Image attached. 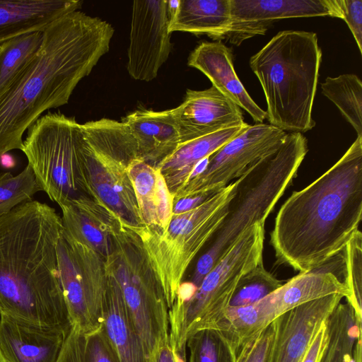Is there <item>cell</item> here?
I'll use <instances>...</instances> for the list:
<instances>
[{
  "label": "cell",
  "mask_w": 362,
  "mask_h": 362,
  "mask_svg": "<svg viewBox=\"0 0 362 362\" xmlns=\"http://www.w3.org/2000/svg\"><path fill=\"white\" fill-rule=\"evenodd\" d=\"M122 122L134 139L138 158L154 167L173 153L180 144L172 109L154 111L139 108L125 116Z\"/></svg>",
  "instance_id": "cell-20"
},
{
  "label": "cell",
  "mask_w": 362,
  "mask_h": 362,
  "mask_svg": "<svg viewBox=\"0 0 362 362\" xmlns=\"http://www.w3.org/2000/svg\"><path fill=\"white\" fill-rule=\"evenodd\" d=\"M283 284L265 269L262 261L240 279L229 306H245L256 303Z\"/></svg>",
  "instance_id": "cell-31"
},
{
  "label": "cell",
  "mask_w": 362,
  "mask_h": 362,
  "mask_svg": "<svg viewBox=\"0 0 362 362\" xmlns=\"http://www.w3.org/2000/svg\"><path fill=\"white\" fill-rule=\"evenodd\" d=\"M64 233L96 252L110 255L113 236L122 222L103 203L84 194L59 205Z\"/></svg>",
  "instance_id": "cell-18"
},
{
  "label": "cell",
  "mask_w": 362,
  "mask_h": 362,
  "mask_svg": "<svg viewBox=\"0 0 362 362\" xmlns=\"http://www.w3.org/2000/svg\"><path fill=\"white\" fill-rule=\"evenodd\" d=\"M0 362H6L0 351Z\"/></svg>",
  "instance_id": "cell-42"
},
{
  "label": "cell",
  "mask_w": 362,
  "mask_h": 362,
  "mask_svg": "<svg viewBox=\"0 0 362 362\" xmlns=\"http://www.w3.org/2000/svg\"><path fill=\"white\" fill-rule=\"evenodd\" d=\"M172 112L180 144L246 123L241 108L213 86L187 90L183 102Z\"/></svg>",
  "instance_id": "cell-16"
},
{
  "label": "cell",
  "mask_w": 362,
  "mask_h": 362,
  "mask_svg": "<svg viewBox=\"0 0 362 362\" xmlns=\"http://www.w3.org/2000/svg\"><path fill=\"white\" fill-rule=\"evenodd\" d=\"M326 321L316 334L301 362H320L328 340Z\"/></svg>",
  "instance_id": "cell-38"
},
{
  "label": "cell",
  "mask_w": 362,
  "mask_h": 362,
  "mask_svg": "<svg viewBox=\"0 0 362 362\" xmlns=\"http://www.w3.org/2000/svg\"><path fill=\"white\" fill-rule=\"evenodd\" d=\"M168 1H134L128 48L127 71L136 80L150 81L172 49Z\"/></svg>",
  "instance_id": "cell-13"
},
{
  "label": "cell",
  "mask_w": 362,
  "mask_h": 362,
  "mask_svg": "<svg viewBox=\"0 0 362 362\" xmlns=\"http://www.w3.org/2000/svg\"><path fill=\"white\" fill-rule=\"evenodd\" d=\"M236 186L237 180L197 207L173 214L163 231L146 226L132 230L141 240L169 310L174 304L188 267L226 216Z\"/></svg>",
  "instance_id": "cell-6"
},
{
  "label": "cell",
  "mask_w": 362,
  "mask_h": 362,
  "mask_svg": "<svg viewBox=\"0 0 362 362\" xmlns=\"http://www.w3.org/2000/svg\"><path fill=\"white\" fill-rule=\"evenodd\" d=\"M321 62L316 33L303 30L279 32L250 57L271 125L301 134L315 126L312 111Z\"/></svg>",
  "instance_id": "cell-4"
},
{
  "label": "cell",
  "mask_w": 362,
  "mask_h": 362,
  "mask_svg": "<svg viewBox=\"0 0 362 362\" xmlns=\"http://www.w3.org/2000/svg\"><path fill=\"white\" fill-rule=\"evenodd\" d=\"M341 19L347 24L362 54V0H338Z\"/></svg>",
  "instance_id": "cell-36"
},
{
  "label": "cell",
  "mask_w": 362,
  "mask_h": 362,
  "mask_svg": "<svg viewBox=\"0 0 362 362\" xmlns=\"http://www.w3.org/2000/svg\"><path fill=\"white\" fill-rule=\"evenodd\" d=\"M210 196L211 195H199L180 199L173 202V214H179L190 211L199 206Z\"/></svg>",
  "instance_id": "cell-40"
},
{
  "label": "cell",
  "mask_w": 362,
  "mask_h": 362,
  "mask_svg": "<svg viewBox=\"0 0 362 362\" xmlns=\"http://www.w3.org/2000/svg\"><path fill=\"white\" fill-rule=\"evenodd\" d=\"M59 277L72 325L87 335L102 327L107 276L105 260L64 231L57 245Z\"/></svg>",
  "instance_id": "cell-11"
},
{
  "label": "cell",
  "mask_w": 362,
  "mask_h": 362,
  "mask_svg": "<svg viewBox=\"0 0 362 362\" xmlns=\"http://www.w3.org/2000/svg\"><path fill=\"white\" fill-rule=\"evenodd\" d=\"M188 66L203 73L218 91L245 110L258 123L267 112L252 99L237 76L230 47L221 41L202 42L189 54Z\"/></svg>",
  "instance_id": "cell-19"
},
{
  "label": "cell",
  "mask_w": 362,
  "mask_h": 362,
  "mask_svg": "<svg viewBox=\"0 0 362 362\" xmlns=\"http://www.w3.org/2000/svg\"><path fill=\"white\" fill-rule=\"evenodd\" d=\"M264 240V225L249 227L204 276L189 301L175 300L169 324L175 352L186 355L187 337L229 306L240 279L262 262Z\"/></svg>",
  "instance_id": "cell-10"
},
{
  "label": "cell",
  "mask_w": 362,
  "mask_h": 362,
  "mask_svg": "<svg viewBox=\"0 0 362 362\" xmlns=\"http://www.w3.org/2000/svg\"><path fill=\"white\" fill-rule=\"evenodd\" d=\"M308 151L301 133L288 132L274 152L251 165L237 179L228 214L198 259L190 282L197 287L204 276L251 226L265 221L297 176Z\"/></svg>",
  "instance_id": "cell-5"
},
{
  "label": "cell",
  "mask_w": 362,
  "mask_h": 362,
  "mask_svg": "<svg viewBox=\"0 0 362 362\" xmlns=\"http://www.w3.org/2000/svg\"><path fill=\"white\" fill-rule=\"evenodd\" d=\"M249 126L245 123L180 144L173 153L156 166L172 196L189 181L201 161L216 152Z\"/></svg>",
  "instance_id": "cell-23"
},
{
  "label": "cell",
  "mask_w": 362,
  "mask_h": 362,
  "mask_svg": "<svg viewBox=\"0 0 362 362\" xmlns=\"http://www.w3.org/2000/svg\"><path fill=\"white\" fill-rule=\"evenodd\" d=\"M80 151L90 196L96 199L132 230L144 226L134 187L127 173L138 159L136 145L122 122L103 118L81 124Z\"/></svg>",
  "instance_id": "cell-7"
},
{
  "label": "cell",
  "mask_w": 362,
  "mask_h": 362,
  "mask_svg": "<svg viewBox=\"0 0 362 362\" xmlns=\"http://www.w3.org/2000/svg\"><path fill=\"white\" fill-rule=\"evenodd\" d=\"M84 344L85 334L78 327L72 325L57 362H86Z\"/></svg>",
  "instance_id": "cell-37"
},
{
  "label": "cell",
  "mask_w": 362,
  "mask_h": 362,
  "mask_svg": "<svg viewBox=\"0 0 362 362\" xmlns=\"http://www.w3.org/2000/svg\"><path fill=\"white\" fill-rule=\"evenodd\" d=\"M82 4L79 0H0V44L25 33L42 32Z\"/></svg>",
  "instance_id": "cell-21"
},
{
  "label": "cell",
  "mask_w": 362,
  "mask_h": 362,
  "mask_svg": "<svg viewBox=\"0 0 362 362\" xmlns=\"http://www.w3.org/2000/svg\"><path fill=\"white\" fill-rule=\"evenodd\" d=\"M0 311H1V309H0Z\"/></svg>",
  "instance_id": "cell-43"
},
{
  "label": "cell",
  "mask_w": 362,
  "mask_h": 362,
  "mask_svg": "<svg viewBox=\"0 0 362 362\" xmlns=\"http://www.w3.org/2000/svg\"><path fill=\"white\" fill-rule=\"evenodd\" d=\"M81 124L74 117L48 112L28 129L21 151L41 191L59 206L90 196L80 151Z\"/></svg>",
  "instance_id": "cell-9"
},
{
  "label": "cell",
  "mask_w": 362,
  "mask_h": 362,
  "mask_svg": "<svg viewBox=\"0 0 362 362\" xmlns=\"http://www.w3.org/2000/svg\"><path fill=\"white\" fill-rule=\"evenodd\" d=\"M62 217L47 204L25 202L0 216V313L69 332L57 245Z\"/></svg>",
  "instance_id": "cell-3"
},
{
  "label": "cell",
  "mask_w": 362,
  "mask_h": 362,
  "mask_svg": "<svg viewBox=\"0 0 362 362\" xmlns=\"http://www.w3.org/2000/svg\"><path fill=\"white\" fill-rule=\"evenodd\" d=\"M343 282L350 292L346 301L354 308L356 315L362 317V234L358 230L341 251Z\"/></svg>",
  "instance_id": "cell-33"
},
{
  "label": "cell",
  "mask_w": 362,
  "mask_h": 362,
  "mask_svg": "<svg viewBox=\"0 0 362 362\" xmlns=\"http://www.w3.org/2000/svg\"><path fill=\"white\" fill-rule=\"evenodd\" d=\"M273 336L274 325L272 322L239 349L235 362H267Z\"/></svg>",
  "instance_id": "cell-34"
},
{
  "label": "cell",
  "mask_w": 362,
  "mask_h": 362,
  "mask_svg": "<svg viewBox=\"0 0 362 362\" xmlns=\"http://www.w3.org/2000/svg\"><path fill=\"white\" fill-rule=\"evenodd\" d=\"M69 332L0 313V351L6 362H57Z\"/></svg>",
  "instance_id": "cell-17"
},
{
  "label": "cell",
  "mask_w": 362,
  "mask_h": 362,
  "mask_svg": "<svg viewBox=\"0 0 362 362\" xmlns=\"http://www.w3.org/2000/svg\"><path fill=\"white\" fill-rule=\"evenodd\" d=\"M169 13L170 34L182 31L220 41L226 38L231 23L230 0H179Z\"/></svg>",
  "instance_id": "cell-25"
},
{
  "label": "cell",
  "mask_w": 362,
  "mask_h": 362,
  "mask_svg": "<svg viewBox=\"0 0 362 362\" xmlns=\"http://www.w3.org/2000/svg\"><path fill=\"white\" fill-rule=\"evenodd\" d=\"M187 345L189 362H235L236 353L218 330H197L187 337Z\"/></svg>",
  "instance_id": "cell-30"
},
{
  "label": "cell",
  "mask_w": 362,
  "mask_h": 362,
  "mask_svg": "<svg viewBox=\"0 0 362 362\" xmlns=\"http://www.w3.org/2000/svg\"><path fill=\"white\" fill-rule=\"evenodd\" d=\"M344 298L341 294L327 296L275 318L267 362H301L316 334Z\"/></svg>",
  "instance_id": "cell-15"
},
{
  "label": "cell",
  "mask_w": 362,
  "mask_h": 362,
  "mask_svg": "<svg viewBox=\"0 0 362 362\" xmlns=\"http://www.w3.org/2000/svg\"><path fill=\"white\" fill-rule=\"evenodd\" d=\"M322 93L338 108L344 118L362 136V83L355 74L327 77L321 83Z\"/></svg>",
  "instance_id": "cell-28"
},
{
  "label": "cell",
  "mask_w": 362,
  "mask_h": 362,
  "mask_svg": "<svg viewBox=\"0 0 362 362\" xmlns=\"http://www.w3.org/2000/svg\"><path fill=\"white\" fill-rule=\"evenodd\" d=\"M148 362H186V357H182L175 352L169 337L151 353Z\"/></svg>",
  "instance_id": "cell-39"
},
{
  "label": "cell",
  "mask_w": 362,
  "mask_h": 362,
  "mask_svg": "<svg viewBox=\"0 0 362 362\" xmlns=\"http://www.w3.org/2000/svg\"><path fill=\"white\" fill-rule=\"evenodd\" d=\"M102 325L119 362H148V356L144 344L120 290L108 276L103 306Z\"/></svg>",
  "instance_id": "cell-24"
},
{
  "label": "cell",
  "mask_w": 362,
  "mask_h": 362,
  "mask_svg": "<svg viewBox=\"0 0 362 362\" xmlns=\"http://www.w3.org/2000/svg\"><path fill=\"white\" fill-rule=\"evenodd\" d=\"M231 23L226 38L239 46L263 35L274 21L330 16L341 18L338 0H230Z\"/></svg>",
  "instance_id": "cell-14"
},
{
  "label": "cell",
  "mask_w": 362,
  "mask_h": 362,
  "mask_svg": "<svg viewBox=\"0 0 362 362\" xmlns=\"http://www.w3.org/2000/svg\"><path fill=\"white\" fill-rule=\"evenodd\" d=\"M105 267L119 287L149 356L170 337L169 309L141 240L123 223L113 236Z\"/></svg>",
  "instance_id": "cell-8"
},
{
  "label": "cell",
  "mask_w": 362,
  "mask_h": 362,
  "mask_svg": "<svg viewBox=\"0 0 362 362\" xmlns=\"http://www.w3.org/2000/svg\"><path fill=\"white\" fill-rule=\"evenodd\" d=\"M332 294L350 296L347 286L329 272L315 269L299 273L266 296L277 317L307 302Z\"/></svg>",
  "instance_id": "cell-27"
},
{
  "label": "cell",
  "mask_w": 362,
  "mask_h": 362,
  "mask_svg": "<svg viewBox=\"0 0 362 362\" xmlns=\"http://www.w3.org/2000/svg\"><path fill=\"white\" fill-rule=\"evenodd\" d=\"M39 191L41 189L28 165L15 176L10 173H0V216L32 200Z\"/></svg>",
  "instance_id": "cell-32"
},
{
  "label": "cell",
  "mask_w": 362,
  "mask_h": 362,
  "mask_svg": "<svg viewBox=\"0 0 362 362\" xmlns=\"http://www.w3.org/2000/svg\"><path fill=\"white\" fill-rule=\"evenodd\" d=\"M84 356L86 362H119L103 325L85 335Z\"/></svg>",
  "instance_id": "cell-35"
},
{
  "label": "cell",
  "mask_w": 362,
  "mask_h": 362,
  "mask_svg": "<svg viewBox=\"0 0 362 362\" xmlns=\"http://www.w3.org/2000/svg\"><path fill=\"white\" fill-rule=\"evenodd\" d=\"M362 218V136L341 158L280 208L271 233L278 262L299 273L340 253Z\"/></svg>",
  "instance_id": "cell-2"
},
{
  "label": "cell",
  "mask_w": 362,
  "mask_h": 362,
  "mask_svg": "<svg viewBox=\"0 0 362 362\" xmlns=\"http://www.w3.org/2000/svg\"><path fill=\"white\" fill-rule=\"evenodd\" d=\"M16 160L13 156L8 153H5L0 156V165L6 169L13 168L16 165Z\"/></svg>",
  "instance_id": "cell-41"
},
{
  "label": "cell",
  "mask_w": 362,
  "mask_h": 362,
  "mask_svg": "<svg viewBox=\"0 0 362 362\" xmlns=\"http://www.w3.org/2000/svg\"><path fill=\"white\" fill-rule=\"evenodd\" d=\"M287 132L271 124L250 125L210 156L204 170L173 195L180 199L212 195L240 177L253 163L275 151Z\"/></svg>",
  "instance_id": "cell-12"
},
{
  "label": "cell",
  "mask_w": 362,
  "mask_h": 362,
  "mask_svg": "<svg viewBox=\"0 0 362 362\" xmlns=\"http://www.w3.org/2000/svg\"><path fill=\"white\" fill-rule=\"evenodd\" d=\"M40 47L0 93V156L21 150L23 136L47 110L68 103L110 49L114 28L75 11L43 30Z\"/></svg>",
  "instance_id": "cell-1"
},
{
  "label": "cell",
  "mask_w": 362,
  "mask_h": 362,
  "mask_svg": "<svg viewBox=\"0 0 362 362\" xmlns=\"http://www.w3.org/2000/svg\"><path fill=\"white\" fill-rule=\"evenodd\" d=\"M276 317L274 308L265 297L252 305L228 306L196 331L205 328L218 330L237 353L245 342Z\"/></svg>",
  "instance_id": "cell-26"
},
{
  "label": "cell",
  "mask_w": 362,
  "mask_h": 362,
  "mask_svg": "<svg viewBox=\"0 0 362 362\" xmlns=\"http://www.w3.org/2000/svg\"><path fill=\"white\" fill-rule=\"evenodd\" d=\"M132 183L144 226L163 231L173 216V197L159 169L139 159L130 160Z\"/></svg>",
  "instance_id": "cell-22"
},
{
  "label": "cell",
  "mask_w": 362,
  "mask_h": 362,
  "mask_svg": "<svg viewBox=\"0 0 362 362\" xmlns=\"http://www.w3.org/2000/svg\"><path fill=\"white\" fill-rule=\"evenodd\" d=\"M42 32L25 33L0 44V93L37 52Z\"/></svg>",
  "instance_id": "cell-29"
}]
</instances>
